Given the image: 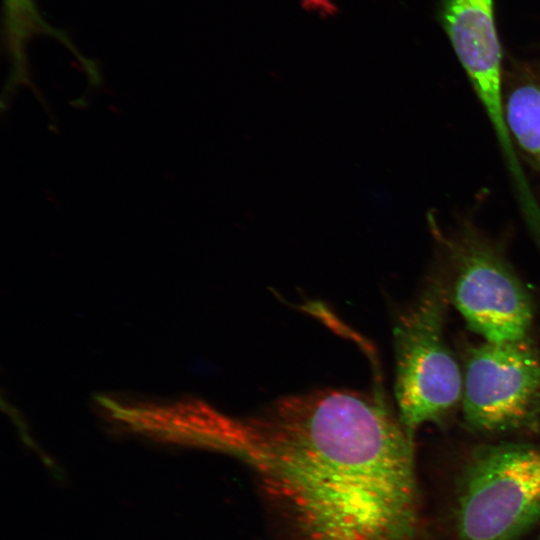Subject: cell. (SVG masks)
Segmentation results:
<instances>
[{
  "instance_id": "cell-3",
  "label": "cell",
  "mask_w": 540,
  "mask_h": 540,
  "mask_svg": "<svg viewBox=\"0 0 540 540\" xmlns=\"http://www.w3.org/2000/svg\"><path fill=\"white\" fill-rule=\"evenodd\" d=\"M448 301L443 281L432 280L393 329L398 417L413 439L423 424L443 422L461 403L463 373L445 336Z\"/></svg>"
},
{
  "instance_id": "cell-1",
  "label": "cell",
  "mask_w": 540,
  "mask_h": 540,
  "mask_svg": "<svg viewBox=\"0 0 540 540\" xmlns=\"http://www.w3.org/2000/svg\"><path fill=\"white\" fill-rule=\"evenodd\" d=\"M231 429L283 540H419L414 439L377 392L284 396Z\"/></svg>"
},
{
  "instance_id": "cell-9",
  "label": "cell",
  "mask_w": 540,
  "mask_h": 540,
  "mask_svg": "<svg viewBox=\"0 0 540 540\" xmlns=\"http://www.w3.org/2000/svg\"><path fill=\"white\" fill-rule=\"evenodd\" d=\"M538 540H540V537H539V539H538Z\"/></svg>"
},
{
  "instance_id": "cell-8",
  "label": "cell",
  "mask_w": 540,
  "mask_h": 540,
  "mask_svg": "<svg viewBox=\"0 0 540 540\" xmlns=\"http://www.w3.org/2000/svg\"><path fill=\"white\" fill-rule=\"evenodd\" d=\"M6 23L16 56L26 39L35 32H46L63 39L40 16L34 0H4ZM65 41V39H63Z\"/></svg>"
},
{
  "instance_id": "cell-2",
  "label": "cell",
  "mask_w": 540,
  "mask_h": 540,
  "mask_svg": "<svg viewBox=\"0 0 540 540\" xmlns=\"http://www.w3.org/2000/svg\"><path fill=\"white\" fill-rule=\"evenodd\" d=\"M540 521V444L479 446L459 473L456 540H516Z\"/></svg>"
},
{
  "instance_id": "cell-6",
  "label": "cell",
  "mask_w": 540,
  "mask_h": 540,
  "mask_svg": "<svg viewBox=\"0 0 540 540\" xmlns=\"http://www.w3.org/2000/svg\"><path fill=\"white\" fill-rule=\"evenodd\" d=\"M440 18L454 51L502 144L509 146L502 100V53L494 0H441Z\"/></svg>"
},
{
  "instance_id": "cell-4",
  "label": "cell",
  "mask_w": 540,
  "mask_h": 540,
  "mask_svg": "<svg viewBox=\"0 0 540 540\" xmlns=\"http://www.w3.org/2000/svg\"><path fill=\"white\" fill-rule=\"evenodd\" d=\"M462 373L461 406L469 428L486 433L537 428L540 355L529 336L472 346Z\"/></svg>"
},
{
  "instance_id": "cell-5",
  "label": "cell",
  "mask_w": 540,
  "mask_h": 540,
  "mask_svg": "<svg viewBox=\"0 0 540 540\" xmlns=\"http://www.w3.org/2000/svg\"><path fill=\"white\" fill-rule=\"evenodd\" d=\"M451 260L449 299L484 341L507 342L528 336L533 305L511 266L479 236L445 241Z\"/></svg>"
},
{
  "instance_id": "cell-7",
  "label": "cell",
  "mask_w": 540,
  "mask_h": 540,
  "mask_svg": "<svg viewBox=\"0 0 540 540\" xmlns=\"http://www.w3.org/2000/svg\"><path fill=\"white\" fill-rule=\"evenodd\" d=\"M505 118L518 145L540 166V83L513 90L506 101Z\"/></svg>"
}]
</instances>
